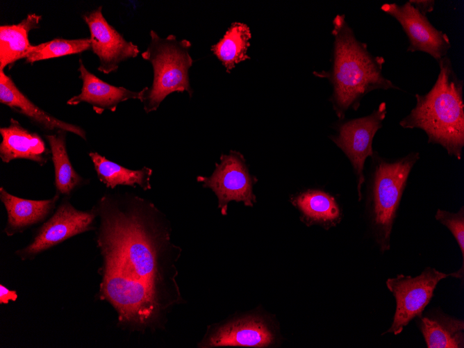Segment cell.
I'll return each mask as SVG.
<instances>
[{
  "label": "cell",
  "mask_w": 464,
  "mask_h": 348,
  "mask_svg": "<svg viewBox=\"0 0 464 348\" xmlns=\"http://www.w3.org/2000/svg\"><path fill=\"white\" fill-rule=\"evenodd\" d=\"M90 49H91L90 38H56L38 45H33L25 58V63L33 64L36 61L80 53Z\"/></svg>",
  "instance_id": "603a6c76"
},
{
  "label": "cell",
  "mask_w": 464,
  "mask_h": 348,
  "mask_svg": "<svg viewBox=\"0 0 464 348\" xmlns=\"http://www.w3.org/2000/svg\"><path fill=\"white\" fill-rule=\"evenodd\" d=\"M197 180L215 192L218 208L224 215L227 214L231 201H242L247 206H253L256 202L253 187L257 179L249 173L246 160L239 151H231L229 154H222L220 162L215 163L212 175L199 176Z\"/></svg>",
  "instance_id": "ba28073f"
},
{
  "label": "cell",
  "mask_w": 464,
  "mask_h": 348,
  "mask_svg": "<svg viewBox=\"0 0 464 348\" xmlns=\"http://www.w3.org/2000/svg\"><path fill=\"white\" fill-rule=\"evenodd\" d=\"M415 8L423 15L432 12L434 9L435 1L433 0H411L408 1Z\"/></svg>",
  "instance_id": "d4e9b609"
},
{
  "label": "cell",
  "mask_w": 464,
  "mask_h": 348,
  "mask_svg": "<svg viewBox=\"0 0 464 348\" xmlns=\"http://www.w3.org/2000/svg\"><path fill=\"white\" fill-rule=\"evenodd\" d=\"M82 18L90 30L91 49L99 58V72L106 74L116 72L122 62L139 54L138 47L127 41L107 22L102 6L85 13Z\"/></svg>",
  "instance_id": "8fae6325"
},
{
  "label": "cell",
  "mask_w": 464,
  "mask_h": 348,
  "mask_svg": "<svg viewBox=\"0 0 464 348\" xmlns=\"http://www.w3.org/2000/svg\"><path fill=\"white\" fill-rule=\"evenodd\" d=\"M274 340V334L263 317L248 315L217 326L206 335L199 346L266 347Z\"/></svg>",
  "instance_id": "7c38bea8"
},
{
  "label": "cell",
  "mask_w": 464,
  "mask_h": 348,
  "mask_svg": "<svg viewBox=\"0 0 464 348\" xmlns=\"http://www.w3.org/2000/svg\"><path fill=\"white\" fill-rule=\"evenodd\" d=\"M60 195L44 200L19 198L0 188V199L7 212L4 233L8 236L22 233L33 225L43 222L55 208Z\"/></svg>",
  "instance_id": "2e32d148"
},
{
  "label": "cell",
  "mask_w": 464,
  "mask_h": 348,
  "mask_svg": "<svg viewBox=\"0 0 464 348\" xmlns=\"http://www.w3.org/2000/svg\"><path fill=\"white\" fill-rule=\"evenodd\" d=\"M66 135L67 131L63 130L44 135L51 152L56 194L60 196H69L75 189L88 182L72 166L67 150Z\"/></svg>",
  "instance_id": "d6986e66"
},
{
  "label": "cell",
  "mask_w": 464,
  "mask_h": 348,
  "mask_svg": "<svg viewBox=\"0 0 464 348\" xmlns=\"http://www.w3.org/2000/svg\"><path fill=\"white\" fill-rule=\"evenodd\" d=\"M367 180L366 213L371 235L381 251L390 249V236L411 172L420 159L413 151L388 159L374 151Z\"/></svg>",
  "instance_id": "277c9868"
},
{
  "label": "cell",
  "mask_w": 464,
  "mask_h": 348,
  "mask_svg": "<svg viewBox=\"0 0 464 348\" xmlns=\"http://www.w3.org/2000/svg\"><path fill=\"white\" fill-rule=\"evenodd\" d=\"M440 72L425 94H415L416 103L399 122L404 129H420L429 144H439L448 155L462 158L464 147L463 81L445 56L437 61Z\"/></svg>",
  "instance_id": "3957f363"
},
{
  "label": "cell",
  "mask_w": 464,
  "mask_h": 348,
  "mask_svg": "<svg viewBox=\"0 0 464 348\" xmlns=\"http://www.w3.org/2000/svg\"><path fill=\"white\" fill-rule=\"evenodd\" d=\"M17 295L15 290H10L3 285H0V304H6L10 301H15Z\"/></svg>",
  "instance_id": "484cf974"
},
{
  "label": "cell",
  "mask_w": 464,
  "mask_h": 348,
  "mask_svg": "<svg viewBox=\"0 0 464 348\" xmlns=\"http://www.w3.org/2000/svg\"><path fill=\"white\" fill-rule=\"evenodd\" d=\"M96 242L103 259L99 297L119 323L132 330L160 326L181 300L175 262L180 250L170 228L150 201L131 194L106 193L94 206Z\"/></svg>",
  "instance_id": "6da1fadb"
},
{
  "label": "cell",
  "mask_w": 464,
  "mask_h": 348,
  "mask_svg": "<svg viewBox=\"0 0 464 348\" xmlns=\"http://www.w3.org/2000/svg\"><path fill=\"white\" fill-rule=\"evenodd\" d=\"M456 273L446 274L433 267H426L413 277L398 274L386 280V286L396 301V309L390 327L384 333L398 335L415 317H419L433 296L438 283Z\"/></svg>",
  "instance_id": "8992f818"
},
{
  "label": "cell",
  "mask_w": 464,
  "mask_h": 348,
  "mask_svg": "<svg viewBox=\"0 0 464 348\" xmlns=\"http://www.w3.org/2000/svg\"><path fill=\"white\" fill-rule=\"evenodd\" d=\"M89 156L93 163L98 179L107 188L113 189L117 185L140 186L144 190L151 188V168L144 167L140 169H130L108 160L95 151H90Z\"/></svg>",
  "instance_id": "44dd1931"
},
{
  "label": "cell",
  "mask_w": 464,
  "mask_h": 348,
  "mask_svg": "<svg viewBox=\"0 0 464 348\" xmlns=\"http://www.w3.org/2000/svg\"><path fill=\"white\" fill-rule=\"evenodd\" d=\"M251 38V31L246 24L233 22L210 50L230 73L237 64L250 58L247 52Z\"/></svg>",
  "instance_id": "7402d4cb"
},
{
  "label": "cell",
  "mask_w": 464,
  "mask_h": 348,
  "mask_svg": "<svg viewBox=\"0 0 464 348\" xmlns=\"http://www.w3.org/2000/svg\"><path fill=\"white\" fill-rule=\"evenodd\" d=\"M2 140L0 158L8 163L13 160L25 159L44 166L51 159V152L42 138L37 133L24 127L11 117L7 126L0 128Z\"/></svg>",
  "instance_id": "9a60e30c"
},
{
  "label": "cell",
  "mask_w": 464,
  "mask_h": 348,
  "mask_svg": "<svg viewBox=\"0 0 464 348\" xmlns=\"http://www.w3.org/2000/svg\"><path fill=\"white\" fill-rule=\"evenodd\" d=\"M191 42L185 39L178 40L174 35L166 38L150 31V41L142 53L143 59L149 61L153 68L154 78L151 87L144 88L141 102L147 113L158 109L162 101L174 92H187L192 96L189 79V69L193 64L190 54Z\"/></svg>",
  "instance_id": "5b68a950"
},
{
  "label": "cell",
  "mask_w": 464,
  "mask_h": 348,
  "mask_svg": "<svg viewBox=\"0 0 464 348\" xmlns=\"http://www.w3.org/2000/svg\"><path fill=\"white\" fill-rule=\"evenodd\" d=\"M386 103L381 102L370 114L349 120L340 119L329 138L342 150L351 164L356 179L358 199H362V185L365 181L364 166L373 155L372 142L386 117Z\"/></svg>",
  "instance_id": "52a82bcc"
},
{
  "label": "cell",
  "mask_w": 464,
  "mask_h": 348,
  "mask_svg": "<svg viewBox=\"0 0 464 348\" xmlns=\"http://www.w3.org/2000/svg\"><path fill=\"white\" fill-rule=\"evenodd\" d=\"M381 9L395 18L406 33L409 45L407 51H422L437 61L447 56L451 48L447 35L438 30L408 1L403 5L384 3Z\"/></svg>",
  "instance_id": "30bf717a"
},
{
  "label": "cell",
  "mask_w": 464,
  "mask_h": 348,
  "mask_svg": "<svg viewBox=\"0 0 464 348\" xmlns=\"http://www.w3.org/2000/svg\"><path fill=\"white\" fill-rule=\"evenodd\" d=\"M435 219L441 224L447 227L451 232L461 249L463 263L461 267L458 270V273L463 276V259H464V208L462 206L458 212L451 213L438 208L435 215Z\"/></svg>",
  "instance_id": "cb8c5ba5"
},
{
  "label": "cell",
  "mask_w": 464,
  "mask_h": 348,
  "mask_svg": "<svg viewBox=\"0 0 464 348\" xmlns=\"http://www.w3.org/2000/svg\"><path fill=\"white\" fill-rule=\"evenodd\" d=\"M0 103L26 117L32 124L47 133L63 130L86 140V133L81 126L63 121L35 105L15 85L10 76L0 70Z\"/></svg>",
  "instance_id": "4fadbf2b"
},
{
  "label": "cell",
  "mask_w": 464,
  "mask_h": 348,
  "mask_svg": "<svg viewBox=\"0 0 464 348\" xmlns=\"http://www.w3.org/2000/svg\"><path fill=\"white\" fill-rule=\"evenodd\" d=\"M97 210L83 211L63 199L54 213L38 229L33 240L16 254L23 260L33 258L62 242L95 229Z\"/></svg>",
  "instance_id": "9c48e42d"
},
{
  "label": "cell",
  "mask_w": 464,
  "mask_h": 348,
  "mask_svg": "<svg viewBox=\"0 0 464 348\" xmlns=\"http://www.w3.org/2000/svg\"><path fill=\"white\" fill-rule=\"evenodd\" d=\"M419 326L428 348L464 347V322L442 313L420 316Z\"/></svg>",
  "instance_id": "ac0fdd59"
},
{
  "label": "cell",
  "mask_w": 464,
  "mask_h": 348,
  "mask_svg": "<svg viewBox=\"0 0 464 348\" xmlns=\"http://www.w3.org/2000/svg\"><path fill=\"white\" fill-rule=\"evenodd\" d=\"M294 203L310 225L319 224L329 229L341 219V210L335 198L324 190L310 189L302 192Z\"/></svg>",
  "instance_id": "ffe728a7"
},
{
  "label": "cell",
  "mask_w": 464,
  "mask_h": 348,
  "mask_svg": "<svg viewBox=\"0 0 464 348\" xmlns=\"http://www.w3.org/2000/svg\"><path fill=\"white\" fill-rule=\"evenodd\" d=\"M42 16L35 13L28 14L16 24L0 26V70L25 59L33 45L28 40L31 31L39 28Z\"/></svg>",
  "instance_id": "e0dca14e"
},
{
  "label": "cell",
  "mask_w": 464,
  "mask_h": 348,
  "mask_svg": "<svg viewBox=\"0 0 464 348\" xmlns=\"http://www.w3.org/2000/svg\"><path fill=\"white\" fill-rule=\"evenodd\" d=\"M332 24L331 66L327 71L313 74L329 81L332 87L329 101L337 117L344 119L348 110H358L367 93L375 90L401 89L383 76L384 58L373 56L367 44L356 38L345 15H336Z\"/></svg>",
  "instance_id": "7a4b0ae2"
},
{
  "label": "cell",
  "mask_w": 464,
  "mask_h": 348,
  "mask_svg": "<svg viewBox=\"0 0 464 348\" xmlns=\"http://www.w3.org/2000/svg\"><path fill=\"white\" fill-rule=\"evenodd\" d=\"M78 63V71L82 88L78 94L67 100V105L87 103L92 106L96 113L101 114L106 110L115 112L117 106L126 100L141 101L144 88L140 91H132L124 87L110 85L88 70L82 59H79Z\"/></svg>",
  "instance_id": "5bb4252c"
}]
</instances>
